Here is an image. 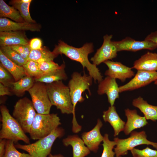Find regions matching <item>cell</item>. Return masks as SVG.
<instances>
[{
	"instance_id": "obj_1",
	"label": "cell",
	"mask_w": 157,
	"mask_h": 157,
	"mask_svg": "<svg viewBox=\"0 0 157 157\" xmlns=\"http://www.w3.org/2000/svg\"><path fill=\"white\" fill-rule=\"evenodd\" d=\"M93 48L92 43H86L82 47L76 48L60 40L53 51L58 56L63 54L71 60L80 63L83 69H87L95 82L99 83L103 79V76L97 66L91 63L88 58L89 54L94 51Z\"/></svg>"
},
{
	"instance_id": "obj_2",
	"label": "cell",
	"mask_w": 157,
	"mask_h": 157,
	"mask_svg": "<svg viewBox=\"0 0 157 157\" xmlns=\"http://www.w3.org/2000/svg\"><path fill=\"white\" fill-rule=\"evenodd\" d=\"M93 79L92 77L89 75L84 73L82 75L81 73L75 72L72 74L71 78L69 81L67 86L69 90L73 107L72 128L74 129H77L80 127L75 115L76 106L78 102H82L85 100L82 95L86 90L88 91L89 95H91L90 87L92 84Z\"/></svg>"
},
{
	"instance_id": "obj_3",
	"label": "cell",
	"mask_w": 157,
	"mask_h": 157,
	"mask_svg": "<svg viewBox=\"0 0 157 157\" xmlns=\"http://www.w3.org/2000/svg\"><path fill=\"white\" fill-rule=\"evenodd\" d=\"M48 95L52 105L63 114H73V107L69 90L62 81L46 84Z\"/></svg>"
},
{
	"instance_id": "obj_4",
	"label": "cell",
	"mask_w": 157,
	"mask_h": 157,
	"mask_svg": "<svg viewBox=\"0 0 157 157\" xmlns=\"http://www.w3.org/2000/svg\"><path fill=\"white\" fill-rule=\"evenodd\" d=\"M1 127L0 139L13 141L14 143L22 140L27 144L30 143V139L20 124L10 113L6 106H0Z\"/></svg>"
},
{
	"instance_id": "obj_5",
	"label": "cell",
	"mask_w": 157,
	"mask_h": 157,
	"mask_svg": "<svg viewBox=\"0 0 157 157\" xmlns=\"http://www.w3.org/2000/svg\"><path fill=\"white\" fill-rule=\"evenodd\" d=\"M64 134V129L58 127L48 136L33 143L24 145L17 143L15 146L16 148L26 151L32 157H47L50 154L55 140Z\"/></svg>"
},
{
	"instance_id": "obj_6",
	"label": "cell",
	"mask_w": 157,
	"mask_h": 157,
	"mask_svg": "<svg viewBox=\"0 0 157 157\" xmlns=\"http://www.w3.org/2000/svg\"><path fill=\"white\" fill-rule=\"evenodd\" d=\"M61 124L57 114L36 113L29 133L33 140H39L50 135Z\"/></svg>"
},
{
	"instance_id": "obj_7",
	"label": "cell",
	"mask_w": 157,
	"mask_h": 157,
	"mask_svg": "<svg viewBox=\"0 0 157 157\" xmlns=\"http://www.w3.org/2000/svg\"><path fill=\"white\" fill-rule=\"evenodd\" d=\"M31 101L27 97L19 99L14 106L12 116L25 133H29L36 114Z\"/></svg>"
},
{
	"instance_id": "obj_8",
	"label": "cell",
	"mask_w": 157,
	"mask_h": 157,
	"mask_svg": "<svg viewBox=\"0 0 157 157\" xmlns=\"http://www.w3.org/2000/svg\"><path fill=\"white\" fill-rule=\"evenodd\" d=\"M114 140L116 142V147L114 148L116 157L127 155L128 151H131L136 146L140 145H151L157 150V142L148 140L144 131L139 132L133 131L130 137L127 138L121 139L116 137L114 138Z\"/></svg>"
},
{
	"instance_id": "obj_9",
	"label": "cell",
	"mask_w": 157,
	"mask_h": 157,
	"mask_svg": "<svg viewBox=\"0 0 157 157\" xmlns=\"http://www.w3.org/2000/svg\"><path fill=\"white\" fill-rule=\"evenodd\" d=\"M28 91L37 113L42 114H50L52 105L48 95L46 84L35 82Z\"/></svg>"
},
{
	"instance_id": "obj_10",
	"label": "cell",
	"mask_w": 157,
	"mask_h": 157,
	"mask_svg": "<svg viewBox=\"0 0 157 157\" xmlns=\"http://www.w3.org/2000/svg\"><path fill=\"white\" fill-rule=\"evenodd\" d=\"M112 37V35L106 34L104 36L102 45L90 59L93 64L97 66L117 57L118 51L111 40Z\"/></svg>"
},
{
	"instance_id": "obj_11",
	"label": "cell",
	"mask_w": 157,
	"mask_h": 157,
	"mask_svg": "<svg viewBox=\"0 0 157 157\" xmlns=\"http://www.w3.org/2000/svg\"><path fill=\"white\" fill-rule=\"evenodd\" d=\"M157 79V72L137 70L133 78L119 87V93L131 91L147 85Z\"/></svg>"
},
{
	"instance_id": "obj_12",
	"label": "cell",
	"mask_w": 157,
	"mask_h": 157,
	"mask_svg": "<svg viewBox=\"0 0 157 157\" xmlns=\"http://www.w3.org/2000/svg\"><path fill=\"white\" fill-rule=\"evenodd\" d=\"M118 51H127L135 52L143 49L154 50L157 48V44L144 40L137 41L126 37L119 41H113Z\"/></svg>"
},
{
	"instance_id": "obj_13",
	"label": "cell",
	"mask_w": 157,
	"mask_h": 157,
	"mask_svg": "<svg viewBox=\"0 0 157 157\" xmlns=\"http://www.w3.org/2000/svg\"><path fill=\"white\" fill-rule=\"evenodd\" d=\"M108 67L105 75L115 79H117L122 82H124L126 79L132 78L135 75L132 68L128 67L121 63L108 60L104 63Z\"/></svg>"
},
{
	"instance_id": "obj_14",
	"label": "cell",
	"mask_w": 157,
	"mask_h": 157,
	"mask_svg": "<svg viewBox=\"0 0 157 157\" xmlns=\"http://www.w3.org/2000/svg\"><path fill=\"white\" fill-rule=\"evenodd\" d=\"M97 93L99 95L106 94L110 106H114L119 97V89L116 79L107 76L99 83Z\"/></svg>"
},
{
	"instance_id": "obj_15",
	"label": "cell",
	"mask_w": 157,
	"mask_h": 157,
	"mask_svg": "<svg viewBox=\"0 0 157 157\" xmlns=\"http://www.w3.org/2000/svg\"><path fill=\"white\" fill-rule=\"evenodd\" d=\"M102 126V122L98 119L96 125L92 130L82 134V139L90 151L96 152L100 143L103 140L104 137L100 131Z\"/></svg>"
},
{
	"instance_id": "obj_16",
	"label": "cell",
	"mask_w": 157,
	"mask_h": 157,
	"mask_svg": "<svg viewBox=\"0 0 157 157\" xmlns=\"http://www.w3.org/2000/svg\"><path fill=\"white\" fill-rule=\"evenodd\" d=\"M41 26L36 23L18 22L6 18H0V32L30 31H40Z\"/></svg>"
},
{
	"instance_id": "obj_17",
	"label": "cell",
	"mask_w": 157,
	"mask_h": 157,
	"mask_svg": "<svg viewBox=\"0 0 157 157\" xmlns=\"http://www.w3.org/2000/svg\"><path fill=\"white\" fill-rule=\"evenodd\" d=\"M29 41L22 31L0 32V47L26 45Z\"/></svg>"
},
{
	"instance_id": "obj_18",
	"label": "cell",
	"mask_w": 157,
	"mask_h": 157,
	"mask_svg": "<svg viewBox=\"0 0 157 157\" xmlns=\"http://www.w3.org/2000/svg\"><path fill=\"white\" fill-rule=\"evenodd\" d=\"M127 120L124 130L126 135H128L135 129L140 128L146 125L148 122L144 116L139 115L136 110L129 108L125 110Z\"/></svg>"
},
{
	"instance_id": "obj_19",
	"label": "cell",
	"mask_w": 157,
	"mask_h": 157,
	"mask_svg": "<svg viewBox=\"0 0 157 157\" xmlns=\"http://www.w3.org/2000/svg\"><path fill=\"white\" fill-rule=\"evenodd\" d=\"M64 146H71L73 157H85L90 153V151L85 145L82 139L76 135H69L62 140Z\"/></svg>"
},
{
	"instance_id": "obj_20",
	"label": "cell",
	"mask_w": 157,
	"mask_h": 157,
	"mask_svg": "<svg viewBox=\"0 0 157 157\" xmlns=\"http://www.w3.org/2000/svg\"><path fill=\"white\" fill-rule=\"evenodd\" d=\"M102 117L105 122H109L113 127L114 137L124 131L125 123L120 117L114 106H110L107 110L104 111Z\"/></svg>"
},
{
	"instance_id": "obj_21",
	"label": "cell",
	"mask_w": 157,
	"mask_h": 157,
	"mask_svg": "<svg viewBox=\"0 0 157 157\" xmlns=\"http://www.w3.org/2000/svg\"><path fill=\"white\" fill-rule=\"evenodd\" d=\"M132 68H134L137 70L156 71L157 53L147 52L134 62Z\"/></svg>"
},
{
	"instance_id": "obj_22",
	"label": "cell",
	"mask_w": 157,
	"mask_h": 157,
	"mask_svg": "<svg viewBox=\"0 0 157 157\" xmlns=\"http://www.w3.org/2000/svg\"><path fill=\"white\" fill-rule=\"evenodd\" d=\"M0 61V63L11 74L15 81H17L27 75L22 66L19 65L11 61L1 50Z\"/></svg>"
},
{
	"instance_id": "obj_23",
	"label": "cell",
	"mask_w": 157,
	"mask_h": 157,
	"mask_svg": "<svg viewBox=\"0 0 157 157\" xmlns=\"http://www.w3.org/2000/svg\"><path fill=\"white\" fill-rule=\"evenodd\" d=\"M133 105L138 108L144 115L147 120L155 122L157 120V106L151 105L139 96L134 99Z\"/></svg>"
},
{
	"instance_id": "obj_24",
	"label": "cell",
	"mask_w": 157,
	"mask_h": 157,
	"mask_svg": "<svg viewBox=\"0 0 157 157\" xmlns=\"http://www.w3.org/2000/svg\"><path fill=\"white\" fill-rule=\"evenodd\" d=\"M35 82L34 78L27 75L17 81L12 82L9 88L12 93L18 97L22 96L32 87Z\"/></svg>"
},
{
	"instance_id": "obj_25",
	"label": "cell",
	"mask_w": 157,
	"mask_h": 157,
	"mask_svg": "<svg viewBox=\"0 0 157 157\" xmlns=\"http://www.w3.org/2000/svg\"><path fill=\"white\" fill-rule=\"evenodd\" d=\"M65 65L62 64L56 70L43 75L39 78H34L35 82H40L45 84L50 83L59 81H65L68 77L65 70Z\"/></svg>"
},
{
	"instance_id": "obj_26",
	"label": "cell",
	"mask_w": 157,
	"mask_h": 157,
	"mask_svg": "<svg viewBox=\"0 0 157 157\" xmlns=\"http://www.w3.org/2000/svg\"><path fill=\"white\" fill-rule=\"evenodd\" d=\"M58 56L53 51H51L48 48L44 47L40 49L31 50L28 60H32L39 63L53 61Z\"/></svg>"
},
{
	"instance_id": "obj_27",
	"label": "cell",
	"mask_w": 157,
	"mask_h": 157,
	"mask_svg": "<svg viewBox=\"0 0 157 157\" xmlns=\"http://www.w3.org/2000/svg\"><path fill=\"white\" fill-rule=\"evenodd\" d=\"M0 17L8 18L18 22H25L19 11L13 7L8 5L3 0H0Z\"/></svg>"
},
{
	"instance_id": "obj_28",
	"label": "cell",
	"mask_w": 157,
	"mask_h": 157,
	"mask_svg": "<svg viewBox=\"0 0 157 157\" xmlns=\"http://www.w3.org/2000/svg\"><path fill=\"white\" fill-rule=\"evenodd\" d=\"M31 2L25 3L22 0H12L9 1V4L19 11L25 22L36 23L35 21L32 18L30 13L29 7Z\"/></svg>"
},
{
	"instance_id": "obj_29",
	"label": "cell",
	"mask_w": 157,
	"mask_h": 157,
	"mask_svg": "<svg viewBox=\"0 0 157 157\" xmlns=\"http://www.w3.org/2000/svg\"><path fill=\"white\" fill-rule=\"evenodd\" d=\"M0 50L9 59L19 65L22 66L27 61L10 46L0 47Z\"/></svg>"
},
{
	"instance_id": "obj_30",
	"label": "cell",
	"mask_w": 157,
	"mask_h": 157,
	"mask_svg": "<svg viewBox=\"0 0 157 157\" xmlns=\"http://www.w3.org/2000/svg\"><path fill=\"white\" fill-rule=\"evenodd\" d=\"M22 66L27 75L34 78H39L43 74L39 67L38 63L33 60H27L26 63Z\"/></svg>"
},
{
	"instance_id": "obj_31",
	"label": "cell",
	"mask_w": 157,
	"mask_h": 157,
	"mask_svg": "<svg viewBox=\"0 0 157 157\" xmlns=\"http://www.w3.org/2000/svg\"><path fill=\"white\" fill-rule=\"evenodd\" d=\"M14 142L7 140L4 154L3 157H32L28 154L22 153L16 149Z\"/></svg>"
},
{
	"instance_id": "obj_32",
	"label": "cell",
	"mask_w": 157,
	"mask_h": 157,
	"mask_svg": "<svg viewBox=\"0 0 157 157\" xmlns=\"http://www.w3.org/2000/svg\"><path fill=\"white\" fill-rule=\"evenodd\" d=\"M103 141V151L101 157H115V153L113 149L116 145V142L114 141L109 140L108 135L104 134Z\"/></svg>"
},
{
	"instance_id": "obj_33",
	"label": "cell",
	"mask_w": 157,
	"mask_h": 157,
	"mask_svg": "<svg viewBox=\"0 0 157 157\" xmlns=\"http://www.w3.org/2000/svg\"><path fill=\"white\" fill-rule=\"evenodd\" d=\"M131 151L133 157H157V150L148 147L142 150L134 148Z\"/></svg>"
},
{
	"instance_id": "obj_34",
	"label": "cell",
	"mask_w": 157,
	"mask_h": 157,
	"mask_svg": "<svg viewBox=\"0 0 157 157\" xmlns=\"http://www.w3.org/2000/svg\"><path fill=\"white\" fill-rule=\"evenodd\" d=\"M15 80L11 74L0 63V83L9 87L11 83Z\"/></svg>"
},
{
	"instance_id": "obj_35",
	"label": "cell",
	"mask_w": 157,
	"mask_h": 157,
	"mask_svg": "<svg viewBox=\"0 0 157 157\" xmlns=\"http://www.w3.org/2000/svg\"><path fill=\"white\" fill-rule=\"evenodd\" d=\"M38 64L39 67L43 74L48 73L55 71L60 66L53 61H45Z\"/></svg>"
},
{
	"instance_id": "obj_36",
	"label": "cell",
	"mask_w": 157,
	"mask_h": 157,
	"mask_svg": "<svg viewBox=\"0 0 157 157\" xmlns=\"http://www.w3.org/2000/svg\"><path fill=\"white\" fill-rule=\"evenodd\" d=\"M12 49L16 51L23 58L28 60L31 49L29 44L18 45L10 46Z\"/></svg>"
},
{
	"instance_id": "obj_37",
	"label": "cell",
	"mask_w": 157,
	"mask_h": 157,
	"mask_svg": "<svg viewBox=\"0 0 157 157\" xmlns=\"http://www.w3.org/2000/svg\"><path fill=\"white\" fill-rule=\"evenodd\" d=\"M29 44L31 50L40 49L42 48V42L39 38L32 39L29 41Z\"/></svg>"
},
{
	"instance_id": "obj_38",
	"label": "cell",
	"mask_w": 157,
	"mask_h": 157,
	"mask_svg": "<svg viewBox=\"0 0 157 157\" xmlns=\"http://www.w3.org/2000/svg\"><path fill=\"white\" fill-rule=\"evenodd\" d=\"M12 93L9 88L0 83V95H10Z\"/></svg>"
},
{
	"instance_id": "obj_39",
	"label": "cell",
	"mask_w": 157,
	"mask_h": 157,
	"mask_svg": "<svg viewBox=\"0 0 157 157\" xmlns=\"http://www.w3.org/2000/svg\"><path fill=\"white\" fill-rule=\"evenodd\" d=\"M144 40L151 42L157 44V31H155L149 34Z\"/></svg>"
},
{
	"instance_id": "obj_40",
	"label": "cell",
	"mask_w": 157,
	"mask_h": 157,
	"mask_svg": "<svg viewBox=\"0 0 157 157\" xmlns=\"http://www.w3.org/2000/svg\"><path fill=\"white\" fill-rule=\"evenodd\" d=\"M7 140L0 139V157H3L5 154Z\"/></svg>"
},
{
	"instance_id": "obj_41",
	"label": "cell",
	"mask_w": 157,
	"mask_h": 157,
	"mask_svg": "<svg viewBox=\"0 0 157 157\" xmlns=\"http://www.w3.org/2000/svg\"><path fill=\"white\" fill-rule=\"evenodd\" d=\"M48 157H64V156L60 154L52 155L50 153Z\"/></svg>"
},
{
	"instance_id": "obj_42",
	"label": "cell",
	"mask_w": 157,
	"mask_h": 157,
	"mask_svg": "<svg viewBox=\"0 0 157 157\" xmlns=\"http://www.w3.org/2000/svg\"><path fill=\"white\" fill-rule=\"evenodd\" d=\"M154 83L155 85H157V79L154 82Z\"/></svg>"
},
{
	"instance_id": "obj_43",
	"label": "cell",
	"mask_w": 157,
	"mask_h": 157,
	"mask_svg": "<svg viewBox=\"0 0 157 157\" xmlns=\"http://www.w3.org/2000/svg\"><path fill=\"white\" fill-rule=\"evenodd\" d=\"M119 157H122V156H119Z\"/></svg>"
}]
</instances>
